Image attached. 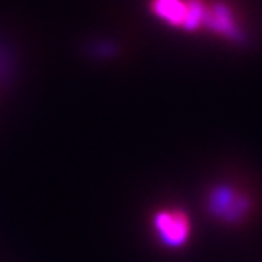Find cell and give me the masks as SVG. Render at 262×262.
Segmentation results:
<instances>
[{
  "mask_svg": "<svg viewBox=\"0 0 262 262\" xmlns=\"http://www.w3.org/2000/svg\"><path fill=\"white\" fill-rule=\"evenodd\" d=\"M204 29H207L232 43H242L245 40V33L238 26L232 10L223 2L209 4Z\"/></svg>",
  "mask_w": 262,
  "mask_h": 262,
  "instance_id": "cell-3",
  "label": "cell"
},
{
  "mask_svg": "<svg viewBox=\"0 0 262 262\" xmlns=\"http://www.w3.org/2000/svg\"><path fill=\"white\" fill-rule=\"evenodd\" d=\"M155 235L163 247L179 250L191 237V220L182 209H161L152 218Z\"/></svg>",
  "mask_w": 262,
  "mask_h": 262,
  "instance_id": "cell-2",
  "label": "cell"
},
{
  "mask_svg": "<svg viewBox=\"0 0 262 262\" xmlns=\"http://www.w3.org/2000/svg\"><path fill=\"white\" fill-rule=\"evenodd\" d=\"M253 209V199L231 185H216L207 193L205 210L224 224H238Z\"/></svg>",
  "mask_w": 262,
  "mask_h": 262,
  "instance_id": "cell-1",
  "label": "cell"
},
{
  "mask_svg": "<svg viewBox=\"0 0 262 262\" xmlns=\"http://www.w3.org/2000/svg\"><path fill=\"white\" fill-rule=\"evenodd\" d=\"M148 8L155 17L166 24L180 29L185 24L186 0H150Z\"/></svg>",
  "mask_w": 262,
  "mask_h": 262,
  "instance_id": "cell-4",
  "label": "cell"
}]
</instances>
